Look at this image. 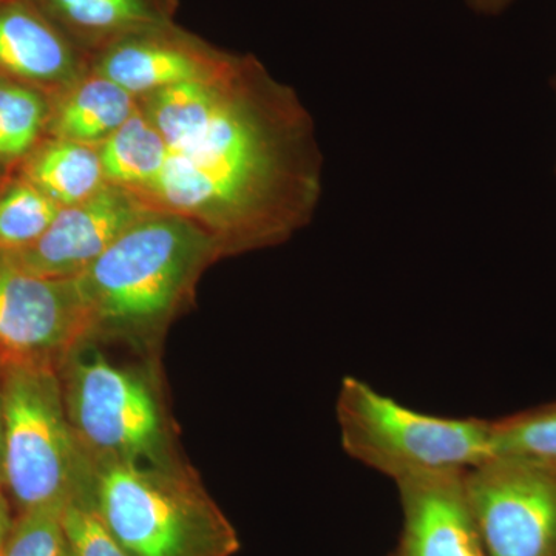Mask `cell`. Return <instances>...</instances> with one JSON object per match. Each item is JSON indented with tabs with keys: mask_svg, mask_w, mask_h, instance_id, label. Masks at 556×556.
I'll return each instance as SVG.
<instances>
[{
	"mask_svg": "<svg viewBox=\"0 0 556 556\" xmlns=\"http://www.w3.org/2000/svg\"><path fill=\"white\" fill-rule=\"evenodd\" d=\"M89 497L130 556H233L240 540L222 508L177 464H93Z\"/></svg>",
	"mask_w": 556,
	"mask_h": 556,
	"instance_id": "obj_1",
	"label": "cell"
},
{
	"mask_svg": "<svg viewBox=\"0 0 556 556\" xmlns=\"http://www.w3.org/2000/svg\"><path fill=\"white\" fill-rule=\"evenodd\" d=\"M219 243L195 223L150 211L75 277L100 328L138 329L164 320Z\"/></svg>",
	"mask_w": 556,
	"mask_h": 556,
	"instance_id": "obj_2",
	"label": "cell"
},
{
	"mask_svg": "<svg viewBox=\"0 0 556 556\" xmlns=\"http://www.w3.org/2000/svg\"><path fill=\"white\" fill-rule=\"evenodd\" d=\"M336 412L346 455L394 482L468 473L493 457L492 419L417 412L351 376Z\"/></svg>",
	"mask_w": 556,
	"mask_h": 556,
	"instance_id": "obj_3",
	"label": "cell"
},
{
	"mask_svg": "<svg viewBox=\"0 0 556 556\" xmlns=\"http://www.w3.org/2000/svg\"><path fill=\"white\" fill-rule=\"evenodd\" d=\"M5 417V484L21 511L67 506L89 490L93 464L65 409L60 367L42 362L0 365Z\"/></svg>",
	"mask_w": 556,
	"mask_h": 556,
	"instance_id": "obj_4",
	"label": "cell"
},
{
	"mask_svg": "<svg viewBox=\"0 0 556 556\" xmlns=\"http://www.w3.org/2000/svg\"><path fill=\"white\" fill-rule=\"evenodd\" d=\"M84 345L62 362L60 376L70 424L91 464H174L148 380Z\"/></svg>",
	"mask_w": 556,
	"mask_h": 556,
	"instance_id": "obj_5",
	"label": "cell"
},
{
	"mask_svg": "<svg viewBox=\"0 0 556 556\" xmlns=\"http://www.w3.org/2000/svg\"><path fill=\"white\" fill-rule=\"evenodd\" d=\"M75 278H43L0 251V365L42 362L61 367L93 334Z\"/></svg>",
	"mask_w": 556,
	"mask_h": 556,
	"instance_id": "obj_6",
	"label": "cell"
},
{
	"mask_svg": "<svg viewBox=\"0 0 556 556\" xmlns=\"http://www.w3.org/2000/svg\"><path fill=\"white\" fill-rule=\"evenodd\" d=\"M468 500L490 556H556V477L490 459L468 471Z\"/></svg>",
	"mask_w": 556,
	"mask_h": 556,
	"instance_id": "obj_7",
	"label": "cell"
},
{
	"mask_svg": "<svg viewBox=\"0 0 556 556\" xmlns=\"http://www.w3.org/2000/svg\"><path fill=\"white\" fill-rule=\"evenodd\" d=\"M148 212L130 190L105 186L83 203L61 207L49 229L28 247L3 252L31 276L75 278Z\"/></svg>",
	"mask_w": 556,
	"mask_h": 556,
	"instance_id": "obj_8",
	"label": "cell"
},
{
	"mask_svg": "<svg viewBox=\"0 0 556 556\" xmlns=\"http://www.w3.org/2000/svg\"><path fill=\"white\" fill-rule=\"evenodd\" d=\"M467 473L396 482L404 527L394 556H490L468 500Z\"/></svg>",
	"mask_w": 556,
	"mask_h": 556,
	"instance_id": "obj_9",
	"label": "cell"
},
{
	"mask_svg": "<svg viewBox=\"0 0 556 556\" xmlns=\"http://www.w3.org/2000/svg\"><path fill=\"white\" fill-rule=\"evenodd\" d=\"M237 62L219 56L164 22L104 49L98 73L137 97L186 80L219 78Z\"/></svg>",
	"mask_w": 556,
	"mask_h": 556,
	"instance_id": "obj_10",
	"label": "cell"
},
{
	"mask_svg": "<svg viewBox=\"0 0 556 556\" xmlns=\"http://www.w3.org/2000/svg\"><path fill=\"white\" fill-rule=\"evenodd\" d=\"M75 67L72 39L35 0H0V72L30 83H60Z\"/></svg>",
	"mask_w": 556,
	"mask_h": 556,
	"instance_id": "obj_11",
	"label": "cell"
},
{
	"mask_svg": "<svg viewBox=\"0 0 556 556\" xmlns=\"http://www.w3.org/2000/svg\"><path fill=\"white\" fill-rule=\"evenodd\" d=\"M251 64L239 61L219 78L186 80L152 94L148 116L169 150L186 148L211 126Z\"/></svg>",
	"mask_w": 556,
	"mask_h": 556,
	"instance_id": "obj_12",
	"label": "cell"
},
{
	"mask_svg": "<svg viewBox=\"0 0 556 556\" xmlns=\"http://www.w3.org/2000/svg\"><path fill=\"white\" fill-rule=\"evenodd\" d=\"M65 35L104 43L164 24L172 0H35ZM72 39V38H70Z\"/></svg>",
	"mask_w": 556,
	"mask_h": 556,
	"instance_id": "obj_13",
	"label": "cell"
},
{
	"mask_svg": "<svg viewBox=\"0 0 556 556\" xmlns=\"http://www.w3.org/2000/svg\"><path fill=\"white\" fill-rule=\"evenodd\" d=\"M25 177L61 207L83 203L108 186L100 152L90 144L61 138L31 156Z\"/></svg>",
	"mask_w": 556,
	"mask_h": 556,
	"instance_id": "obj_14",
	"label": "cell"
},
{
	"mask_svg": "<svg viewBox=\"0 0 556 556\" xmlns=\"http://www.w3.org/2000/svg\"><path fill=\"white\" fill-rule=\"evenodd\" d=\"M170 150L148 115L135 112L102 141L100 156L110 186L141 195L166 167Z\"/></svg>",
	"mask_w": 556,
	"mask_h": 556,
	"instance_id": "obj_15",
	"label": "cell"
},
{
	"mask_svg": "<svg viewBox=\"0 0 556 556\" xmlns=\"http://www.w3.org/2000/svg\"><path fill=\"white\" fill-rule=\"evenodd\" d=\"M135 112L134 94L97 73L62 104L54 131L58 138L93 144L105 141Z\"/></svg>",
	"mask_w": 556,
	"mask_h": 556,
	"instance_id": "obj_16",
	"label": "cell"
},
{
	"mask_svg": "<svg viewBox=\"0 0 556 556\" xmlns=\"http://www.w3.org/2000/svg\"><path fill=\"white\" fill-rule=\"evenodd\" d=\"M492 459L514 460L556 477V401L492 419Z\"/></svg>",
	"mask_w": 556,
	"mask_h": 556,
	"instance_id": "obj_17",
	"label": "cell"
},
{
	"mask_svg": "<svg viewBox=\"0 0 556 556\" xmlns=\"http://www.w3.org/2000/svg\"><path fill=\"white\" fill-rule=\"evenodd\" d=\"M60 208L30 182L14 186L0 199V251H14L38 240Z\"/></svg>",
	"mask_w": 556,
	"mask_h": 556,
	"instance_id": "obj_18",
	"label": "cell"
},
{
	"mask_svg": "<svg viewBox=\"0 0 556 556\" xmlns=\"http://www.w3.org/2000/svg\"><path fill=\"white\" fill-rule=\"evenodd\" d=\"M46 105L38 93L0 79V159L25 155L39 137Z\"/></svg>",
	"mask_w": 556,
	"mask_h": 556,
	"instance_id": "obj_19",
	"label": "cell"
},
{
	"mask_svg": "<svg viewBox=\"0 0 556 556\" xmlns=\"http://www.w3.org/2000/svg\"><path fill=\"white\" fill-rule=\"evenodd\" d=\"M64 510L46 506L17 514L2 556H61L67 546Z\"/></svg>",
	"mask_w": 556,
	"mask_h": 556,
	"instance_id": "obj_20",
	"label": "cell"
},
{
	"mask_svg": "<svg viewBox=\"0 0 556 556\" xmlns=\"http://www.w3.org/2000/svg\"><path fill=\"white\" fill-rule=\"evenodd\" d=\"M64 530L75 556H130L110 536L86 495L76 496L65 506Z\"/></svg>",
	"mask_w": 556,
	"mask_h": 556,
	"instance_id": "obj_21",
	"label": "cell"
},
{
	"mask_svg": "<svg viewBox=\"0 0 556 556\" xmlns=\"http://www.w3.org/2000/svg\"><path fill=\"white\" fill-rule=\"evenodd\" d=\"M13 521L14 518L11 517L9 500H7L3 490L0 489V556H2L3 548H5L7 538L10 535Z\"/></svg>",
	"mask_w": 556,
	"mask_h": 556,
	"instance_id": "obj_22",
	"label": "cell"
},
{
	"mask_svg": "<svg viewBox=\"0 0 556 556\" xmlns=\"http://www.w3.org/2000/svg\"><path fill=\"white\" fill-rule=\"evenodd\" d=\"M471 9L482 14H497L510 5L511 0H468Z\"/></svg>",
	"mask_w": 556,
	"mask_h": 556,
	"instance_id": "obj_23",
	"label": "cell"
},
{
	"mask_svg": "<svg viewBox=\"0 0 556 556\" xmlns=\"http://www.w3.org/2000/svg\"><path fill=\"white\" fill-rule=\"evenodd\" d=\"M3 464H5V417H3L2 382H0V489L2 490L5 484Z\"/></svg>",
	"mask_w": 556,
	"mask_h": 556,
	"instance_id": "obj_24",
	"label": "cell"
},
{
	"mask_svg": "<svg viewBox=\"0 0 556 556\" xmlns=\"http://www.w3.org/2000/svg\"><path fill=\"white\" fill-rule=\"evenodd\" d=\"M61 556H75V554L72 552V548H70L68 543L67 546H65L64 552H62Z\"/></svg>",
	"mask_w": 556,
	"mask_h": 556,
	"instance_id": "obj_25",
	"label": "cell"
},
{
	"mask_svg": "<svg viewBox=\"0 0 556 556\" xmlns=\"http://www.w3.org/2000/svg\"><path fill=\"white\" fill-rule=\"evenodd\" d=\"M554 86H555V90H556V75H555V79H554Z\"/></svg>",
	"mask_w": 556,
	"mask_h": 556,
	"instance_id": "obj_26",
	"label": "cell"
}]
</instances>
